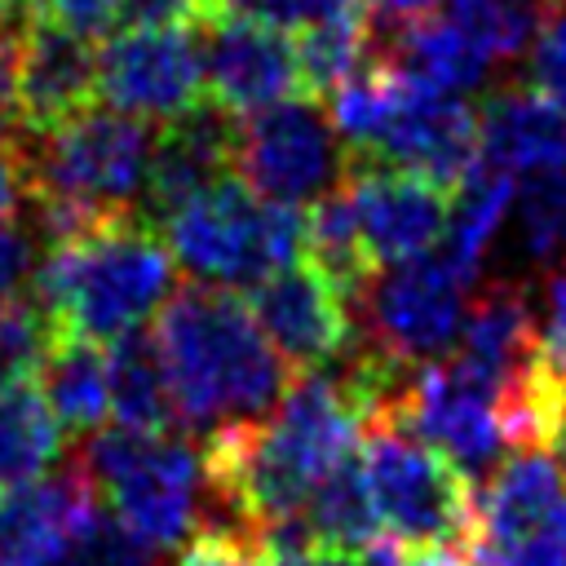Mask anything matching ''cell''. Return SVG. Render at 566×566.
<instances>
[{"instance_id":"obj_1","label":"cell","mask_w":566,"mask_h":566,"mask_svg":"<svg viewBox=\"0 0 566 566\" xmlns=\"http://www.w3.org/2000/svg\"><path fill=\"white\" fill-rule=\"evenodd\" d=\"M363 420L340 385V376L305 371L296 376L274 411L252 420H221L203 442V482L230 526H261L274 517L305 513L318 478L354 451Z\"/></svg>"},{"instance_id":"obj_2","label":"cell","mask_w":566,"mask_h":566,"mask_svg":"<svg viewBox=\"0 0 566 566\" xmlns=\"http://www.w3.org/2000/svg\"><path fill=\"white\" fill-rule=\"evenodd\" d=\"M155 340L186 429L265 416L292 385V367L279 358L248 301L217 283L168 292L155 318Z\"/></svg>"},{"instance_id":"obj_3","label":"cell","mask_w":566,"mask_h":566,"mask_svg":"<svg viewBox=\"0 0 566 566\" xmlns=\"http://www.w3.org/2000/svg\"><path fill=\"white\" fill-rule=\"evenodd\" d=\"M172 252L150 217L124 208L80 239L44 248L31 296L49 314L53 336L75 332L111 340L142 327L172 292Z\"/></svg>"},{"instance_id":"obj_4","label":"cell","mask_w":566,"mask_h":566,"mask_svg":"<svg viewBox=\"0 0 566 566\" xmlns=\"http://www.w3.org/2000/svg\"><path fill=\"white\" fill-rule=\"evenodd\" d=\"M310 239V212L301 203L261 199L239 172L212 181L177 212L164 217V243L172 261L199 283H256L270 270L301 256Z\"/></svg>"},{"instance_id":"obj_5","label":"cell","mask_w":566,"mask_h":566,"mask_svg":"<svg viewBox=\"0 0 566 566\" xmlns=\"http://www.w3.org/2000/svg\"><path fill=\"white\" fill-rule=\"evenodd\" d=\"M80 464L88 469L97 495H106L111 513L155 553L186 544L199 526V491L208 482L203 455L186 438L111 424L88 433Z\"/></svg>"},{"instance_id":"obj_6","label":"cell","mask_w":566,"mask_h":566,"mask_svg":"<svg viewBox=\"0 0 566 566\" xmlns=\"http://www.w3.org/2000/svg\"><path fill=\"white\" fill-rule=\"evenodd\" d=\"M363 473L380 531L407 548L464 544L478 517V486L398 416H371L358 429Z\"/></svg>"},{"instance_id":"obj_7","label":"cell","mask_w":566,"mask_h":566,"mask_svg":"<svg viewBox=\"0 0 566 566\" xmlns=\"http://www.w3.org/2000/svg\"><path fill=\"white\" fill-rule=\"evenodd\" d=\"M13 137L22 150L27 195H62L93 208H133L155 150L150 119L102 102L49 133L13 124Z\"/></svg>"},{"instance_id":"obj_8","label":"cell","mask_w":566,"mask_h":566,"mask_svg":"<svg viewBox=\"0 0 566 566\" xmlns=\"http://www.w3.org/2000/svg\"><path fill=\"white\" fill-rule=\"evenodd\" d=\"M234 172L279 203H314L345 177V142L336 137L327 106L314 97H283L252 115H239Z\"/></svg>"},{"instance_id":"obj_9","label":"cell","mask_w":566,"mask_h":566,"mask_svg":"<svg viewBox=\"0 0 566 566\" xmlns=\"http://www.w3.org/2000/svg\"><path fill=\"white\" fill-rule=\"evenodd\" d=\"M464 287L438 252L376 270L367 292L354 305V327L367 345L385 349L398 363H429L451 349L464 323Z\"/></svg>"},{"instance_id":"obj_10","label":"cell","mask_w":566,"mask_h":566,"mask_svg":"<svg viewBox=\"0 0 566 566\" xmlns=\"http://www.w3.org/2000/svg\"><path fill=\"white\" fill-rule=\"evenodd\" d=\"M199 97H208L199 27H124L97 49L102 106L172 119Z\"/></svg>"},{"instance_id":"obj_11","label":"cell","mask_w":566,"mask_h":566,"mask_svg":"<svg viewBox=\"0 0 566 566\" xmlns=\"http://www.w3.org/2000/svg\"><path fill=\"white\" fill-rule=\"evenodd\" d=\"M243 301L292 371H318L345 358V349L358 336L349 301L310 256L287 261L265 279L248 283Z\"/></svg>"},{"instance_id":"obj_12","label":"cell","mask_w":566,"mask_h":566,"mask_svg":"<svg viewBox=\"0 0 566 566\" xmlns=\"http://www.w3.org/2000/svg\"><path fill=\"white\" fill-rule=\"evenodd\" d=\"M340 186L354 203V217H358V230H363V243L376 270L424 256L447 230L451 190L420 172L345 150Z\"/></svg>"},{"instance_id":"obj_13","label":"cell","mask_w":566,"mask_h":566,"mask_svg":"<svg viewBox=\"0 0 566 566\" xmlns=\"http://www.w3.org/2000/svg\"><path fill=\"white\" fill-rule=\"evenodd\" d=\"M199 40L208 97H217L234 115H252L283 97H305L292 31L217 4L199 22Z\"/></svg>"},{"instance_id":"obj_14","label":"cell","mask_w":566,"mask_h":566,"mask_svg":"<svg viewBox=\"0 0 566 566\" xmlns=\"http://www.w3.org/2000/svg\"><path fill=\"white\" fill-rule=\"evenodd\" d=\"M367 159H385L394 168L420 172L447 190L464 181V172L482 159V119L464 102V93L433 88L407 75V97L371 150H349Z\"/></svg>"},{"instance_id":"obj_15","label":"cell","mask_w":566,"mask_h":566,"mask_svg":"<svg viewBox=\"0 0 566 566\" xmlns=\"http://www.w3.org/2000/svg\"><path fill=\"white\" fill-rule=\"evenodd\" d=\"M234 150H239V115L217 97H199L181 115L159 119L137 212L150 221H164L199 190L230 177Z\"/></svg>"},{"instance_id":"obj_16","label":"cell","mask_w":566,"mask_h":566,"mask_svg":"<svg viewBox=\"0 0 566 566\" xmlns=\"http://www.w3.org/2000/svg\"><path fill=\"white\" fill-rule=\"evenodd\" d=\"M97 513V486L80 460L13 486L0 500V566H62Z\"/></svg>"},{"instance_id":"obj_17","label":"cell","mask_w":566,"mask_h":566,"mask_svg":"<svg viewBox=\"0 0 566 566\" xmlns=\"http://www.w3.org/2000/svg\"><path fill=\"white\" fill-rule=\"evenodd\" d=\"M97 102V49L88 35L35 18L18 44V128L49 133Z\"/></svg>"},{"instance_id":"obj_18","label":"cell","mask_w":566,"mask_h":566,"mask_svg":"<svg viewBox=\"0 0 566 566\" xmlns=\"http://www.w3.org/2000/svg\"><path fill=\"white\" fill-rule=\"evenodd\" d=\"M482 159L526 177L539 168H566V111L539 88H500L482 102Z\"/></svg>"},{"instance_id":"obj_19","label":"cell","mask_w":566,"mask_h":566,"mask_svg":"<svg viewBox=\"0 0 566 566\" xmlns=\"http://www.w3.org/2000/svg\"><path fill=\"white\" fill-rule=\"evenodd\" d=\"M106 385H111V411L115 424L146 429V433H177V398L168 380L164 349L155 332L133 327L106 340Z\"/></svg>"},{"instance_id":"obj_20","label":"cell","mask_w":566,"mask_h":566,"mask_svg":"<svg viewBox=\"0 0 566 566\" xmlns=\"http://www.w3.org/2000/svg\"><path fill=\"white\" fill-rule=\"evenodd\" d=\"M40 394L53 407L66 438L97 433L111 411V385H106V349L102 340L57 332L49 345V358L40 367Z\"/></svg>"},{"instance_id":"obj_21","label":"cell","mask_w":566,"mask_h":566,"mask_svg":"<svg viewBox=\"0 0 566 566\" xmlns=\"http://www.w3.org/2000/svg\"><path fill=\"white\" fill-rule=\"evenodd\" d=\"M513 195H517V177L495 168L491 159H478L464 172V181L451 190V212H447V230H442V252L438 256L455 274H464L469 283L478 279L482 252L495 239Z\"/></svg>"},{"instance_id":"obj_22","label":"cell","mask_w":566,"mask_h":566,"mask_svg":"<svg viewBox=\"0 0 566 566\" xmlns=\"http://www.w3.org/2000/svg\"><path fill=\"white\" fill-rule=\"evenodd\" d=\"M305 517H310L314 535L323 539V548H332V553L358 557L371 544H380L385 531H380V513H376V500H371V486H367L358 451H345L318 478V486L310 491Z\"/></svg>"},{"instance_id":"obj_23","label":"cell","mask_w":566,"mask_h":566,"mask_svg":"<svg viewBox=\"0 0 566 566\" xmlns=\"http://www.w3.org/2000/svg\"><path fill=\"white\" fill-rule=\"evenodd\" d=\"M62 424L35 380L0 385V486H22L49 473L62 455Z\"/></svg>"},{"instance_id":"obj_24","label":"cell","mask_w":566,"mask_h":566,"mask_svg":"<svg viewBox=\"0 0 566 566\" xmlns=\"http://www.w3.org/2000/svg\"><path fill=\"white\" fill-rule=\"evenodd\" d=\"M53 345V323L35 305V296L0 301V385L35 380Z\"/></svg>"},{"instance_id":"obj_25","label":"cell","mask_w":566,"mask_h":566,"mask_svg":"<svg viewBox=\"0 0 566 566\" xmlns=\"http://www.w3.org/2000/svg\"><path fill=\"white\" fill-rule=\"evenodd\" d=\"M522 230L535 256L566 248V168H539L522 177Z\"/></svg>"},{"instance_id":"obj_26","label":"cell","mask_w":566,"mask_h":566,"mask_svg":"<svg viewBox=\"0 0 566 566\" xmlns=\"http://www.w3.org/2000/svg\"><path fill=\"white\" fill-rule=\"evenodd\" d=\"M62 566H155V548L137 539L115 513H97L62 557Z\"/></svg>"},{"instance_id":"obj_27","label":"cell","mask_w":566,"mask_h":566,"mask_svg":"<svg viewBox=\"0 0 566 566\" xmlns=\"http://www.w3.org/2000/svg\"><path fill=\"white\" fill-rule=\"evenodd\" d=\"M221 4L234 13L261 18L270 27H283V31H301V27H314L327 18H345V13L363 9L367 0H221Z\"/></svg>"},{"instance_id":"obj_28","label":"cell","mask_w":566,"mask_h":566,"mask_svg":"<svg viewBox=\"0 0 566 566\" xmlns=\"http://www.w3.org/2000/svg\"><path fill=\"white\" fill-rule=\"evenodd\" d=\"M531 88H539L548 102L566 111V9L553 13L535 31V53H531Z\"/></svg>"},{"instance_id":"obj_29","label":"cell","mask_w":566,"mask_h":566,"mask_svg":"<svg viewBox=\"0 0 566 566\" xmlns=\"http://www.w3.org/2000/svg\"><path fill=\"white\" fill-rule=\"evenodd\" d=\"M265 557L252 548V539L239 531V526H208V531H199L186 548H181V557L172 562V566H261Z\"/></svg>"},{"instance_id":"obj_30","label":"cell","mask_w":566,"mask_h":566,"mask_svg":"<svg viewBox=\"0 0 566 566\" xmlns=\"http://www.w3.org/2000/svg\"><path fill=\"white\" fill-rule=\"evenodd\" d=\"M221 0H119L115 27H199Z\"/></svg>"},{"instance_id":"obj_31","label":"cell","mask_w":566,"mask_h":566,"mask_svg":"<svg viewBox=\"0 0 566 566\" xmlns=\"http://www.w3.org/2000/svg\"><path fill=\"white\" fill-rule=\"evenodd\" d=\"M31 274H35V230L18 221H0V301L27 296Z\"/></svg>"},{"instance_id":"obj_32","label":"cell","mask_w":566,"mask_h":566,"mask_svg":"<svg viewBox=\"0 0 566 566\" xmlns=\"http://www.w3.org/2000/svg\"><path fill=\"white\" fill-rule=\"evenodd\" d=\"M539 354H544L548 371L557 380H566V261L553 265V274L544 283V336H539Z\"/></svg>"},{"instance_id":"obj_33","label":"cell","mask_w":566,"mask_h":566,"mask_svg":"<svg viewBox=\"0 0 566 566\" xmlns=\"http://www.w3.org/2000/svg\"><path fill=\"white\" fill-rule=\"evenodd\" d=\"M358 566H469L464 544H442V548H407V544H371L358 553Z\"/></svg>"},{"instance_id":"obj_34","label":"cell","mask_w":566,"mask_h":566,"mask_svg":"<svg viewBox=\"0 0 566 566\" xmlns=\"http://www.w3.org/2000/svg\"><path fill=\"white\" fill-rule=\"evenodd\" d=\"M115 4L119 0H44V18H53L88 40H102L115 27Z\"/></svg>"},{"instance_id":"obj_35","label":"cell","mask_w":566,"mask_h":566,"mask_svg":"<svg viewBox=\"0 0 566 566\" xmlns=\"http://www.w3.org/2000/svg\"><path fill=\"white\" fill-rule=\"evenodd\" d=\"M27 203V177H22V150L13 128L0 133V221H13Z\"/></svg>"},{"instance_id":"obj_36","label":"cell","mask_w":566,"mask_h":566,"mask_svg":"<svg viewBox=\"0 0 566 566\" xmlns=\"http://www.w3.org/2000/svg\"><path fill=\"white\" fill-rule=\"evenodd\" d=\"M18 44L22 35L0 22V133L18 124Z\"/></svg>"},{"instance_id":"obj_37","label":"cell","mask_w":566,"mask_h":566,"mask_svg":"<svg viewBox=\"0 0 566 566\" xmlns=\"http://www.w3.org/2000/svg\"><path fill=\"white\" fill-rule=\"evenodd\" d=\"M35 18H44V0H0V22L9 31H27Z\"/></svg>"},{"instance_id":"obj_38","label":"cell","mask_w":566,"mask_h":566,"mask_svg":"<svg viewBox=\"0 0 566 566\" xmlns=\"http://www.w3.org/2000/svg\"><path fill=\"white\" fill-rule=\"evenodd\" d=\"M371 9H380V13H389V18H424V13H438V4L442 0H367Z\"/></svg>"},{"instance_id":"obj_39","label":"cell","mask_w":566,"mask_h":566,"mask_svg":"<svg viewBox=\"0 0 566 566\" xmlns=\"http://www.w3.org/2000/svg\"><path fill=\"white\" fill-rule=\"evenodd\" d=\"M261 566H358V557L323 548V553H310V557H292V562H261Z\"/></svg>"},{"instance_id":"obj_40","label":"cell","mask_w":566,"mask_h":566,"mask_svg":"<svg viewBox=\"0 0 566 566\" xmlns=\"http://www.w3.org/2000/svg\"><path fill=\"white\" fill-rule=\"evenodd\" d=\"M548 451L557 455V464H562V473H566V389H562V398H557V420H553V442H548Z\"/></svg>"}]
</instances>
